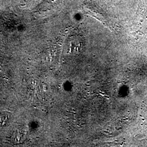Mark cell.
I'll use <instances>...</instances> for the list:
<instances>
[{"label":"cell","instance_id":"1","mask_svg":"<svg viewBox=\"0 0 147 147\" xmlns=\"http://www.w3.org/2000/svg\"><path fill=\"white\" fill-rule=\"evenodd\" d=\"M82 7L83 11L86 14L94 17L106 25H111V20L109 16L100 6L95 4L93 2H84Z\"/></svg>","mask_w":147,"mask_h":147}]
</instances>
